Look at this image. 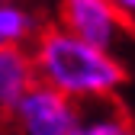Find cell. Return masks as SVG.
I'll return each instance as SVG.
<instances>
[{
    "mask_svg": "<svg viewBox=\"0 0 135 135\" xmlns=\"http://www.w3.org/2000/svg\"><path fill=\"white\" fill-rule=\"evenodd\" d=\"M32 61L42 84L61 90L77 103L97 97H116L129 80V71L116 58V52L84 42L61 23L42 26V32L32 42Z\"/></svg>",
    "mask_w": 135,
    "mask_h": 135,
    "instance_id": "obj_1",
    "label": "cell"
},
{
    "mask_svg": "<svg viewBox=\"0 0 135 135\" xmlns=\"http://www.w3.org/2000/svg\"><path fill=\"white\" fill-rule=\"evenodd\" d=\"M80 116V103L61 90L36 80L23 93L7 119H10V135H74Z\"/></svg>",
    "mask_w": 135,
    "mask_h": 135,
    "instance_id": "obj_2",
    "label": "cell"
},
{
    "mask_svg": "<svg viewBox=\"0 0 135 135\" xmlns=\"http://www.w3.org/2000/svg\"><path fill=\"white\" fill-rule=\"evenodd\" d=\"M58 23L97 48L116 52L135 39L132 20L113 0H58Z\"/></svg>",
    "mask_w": 135,
    "mask_h": 135,
    "instance_id": "obj_3",
    "label": "cell"
},
{
    "mask_svg": "<svg viewBox=\"0 0 135 135\" xmlns=\"http://www.w3.org/2000/svg\"><path fill=\"white\" fill-rule=\"evenodd\" d=\"M39 80L29 45H3L0 48V113H10L23 100V93Z\"/></svg>",
    "mask_w": 135,
    "mask_h": 135,
    "instance_id": "obj_4",
    "label": "cell"
},
{
    "mask_svg": "<svg viewBox=\"0 0 135 135\" xmlns=\"http://www.w3.org/2000/svg\"><path fill=\"white\" fill-rule=\"evenodd\" d=\"M129 129V116L113 97H97V100H80V116L74 135H122Z\"/></svg>",
    "mask_w": 135,
    "mask_h": 135,
    "instance_id": "obj_5",
    "label": "cell"
},
{
    "mask_svg": "<svg viewBox=\"0 0 135 135\" xmlns=\"http://www.w3.org/2000/svg\"><path fill=\"white\" fill-rule=\"evenodd\" d=\"M42 32L39 13L23 0H0V48L3 45H32Z\"/></svg>",
    "mask_w": 135,
    "mask_h": 135,
    "instance_id": "obj_6",
    "label": "cell"
},
{
    "mask_svg": "<svg viewBox=\"0 0 135 135\" xmlns=\"http://www.w3.org/2000/svg\"><path fill=\"white\" fill-rule=\"evenodd\" d=\"M113 3L116 7H119L126 16H129V20H132V16H135V0H113Z\"/></svg>",
    "mask_w": 135,
    "mask_h": 135,
    "instance_id": "obj_7",
    "label": "cell"
},
{
    "mask_svg": "<svg viewBox=\"0 0 135 135\" xmlns=\"http://www.w3.org/2000/svg\"><path fill=\"white\" fill-rule=\"evenodd\" d=\"M122 135H135V129H132V126H129V129H126V132H122Z\"/></svg>",
    "mask_w": 135,
    "mask_h": 135,
    "instance_id": "obj_8",
    "label": "cell"
},
{
    "mask_svg": "<svg viewBox=\"0 0 135 135\" xmlns=\"http://www.w3.org/2000/svg\"><path fill=\"white\" fill-rule=\"evenodd\" d=\"M132 29H135V16H132Z\"/></svg>",
    "mask_w": 135,
    "mask_h": 135,
    "instance_id": "obj_9",
    "label": "cell"
},
{
    "mask_svg": "<svg viewBox=\"0 0 135 135\" xmlns=\"http://www.w3.org/2000/svg\"><path fill=\"white\" fill-rule=\"evenodd\" d=\"M0 119H3V113H0Z\"/></svg>",
    "mask_w": 135,
    "mask_h": 135,
    "instance_id": "obj_10",
    "label": "cell"
}]
</instances>
